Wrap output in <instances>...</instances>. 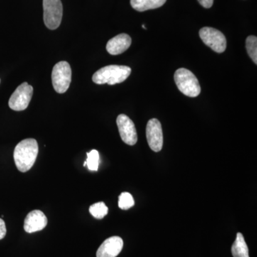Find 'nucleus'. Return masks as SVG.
Here are the masks:
<instances>
[{"mask_svg": "<svg viewBox=\"0 0 257 257\" xmlns=\"http://www.w3.org/2000/svg\"><path fill=\"white\" fill-rule=\"evenodd\" d=\"M39 147L35 139H26L18 143L14 151L17 168L21 172H28L37 160Z\"/></svg>", "mask_w": 257, "mask_h": 257, "instance_id": "nucleus-1", "label": "nucleus"}, {"mask_svg": "<svg viewBox=\"0 0 257 257\" xmlns=\"http://www.w3.org/2000/svg\"><path fill=\"white\" fill-rule=\"evenodd\" d=\"M131 72V68L127 66H106L93 74L92 81L97 84L114 85L124 82L130 77Z\"/></svg>", "mask_w": 257, "mask_h": 257, "instance_id": "nucleus-2", "label": "nucleus"}, {"mask_svg": "<svg viewBox=\"0 0 257 257\" xmlns=\"http://www.w3.org/2000/svg\"><path fill=\"white\" fill-rule=\"evenodd\" d=\"M179 90L184 95L196 97L201 93V87L196 76L189 69L179 68L174 76Z\"/></svg>", "mask_w": 257, "mask_h": 257, "instance_id": "nucleus-3", "label": "nucleus"}, {"mask_svg": "<svg viewBox=\"0 0 257 257\" xmlns=\"http://www.w3.org/2000/svg\"><path fill=\"white\" fill-rule=\"evenodd\" d=\"M52 81L54 89L59 94L67 92L72 81V69L68 62H58L53 67Z\"/></svg>", "mask_w": 257, "mask_h": 257, "instance_id": "nucleus-4", "label": "nucleus"}, {"mask_svg": "<svg viewBox=\"0 0 257 257\" xmlns=\"http://www.w3.org/2000/svg\"><path fill=\"white\" fill-rule=\"evenodd\" d=\"M44 22L50 30L60 27L63 15V7L61 0H43Z\"/></svg>", "mask_w": 257, "mask_h": 257, "instance_id": "nucleus-5", "label": "nucleus"}, {"mask_svg": "<svg viewBox=\"0 0 257 257\" xmlns=\"http://www.w3.org/2000/svg\"><path fill=\"white\" fill-rule=\"evenodd\" d=\"M202 42L217 53H222L226 48V40L224 34L212 28H203L199 31Z\"/></svg>", "mask_w": 257, "mask_h": 257, "instance_id": "nucleus-6", "label": "nucleus"}, {"mask_svg": "<svg viewBox=\"0 0 257 257\" xmlns=\"http://www.w3.org/2000/svg\"><path fill=\"white\" fill-rule=\"evenodd\" d=\"M33 87L27 82L20 84L9 100V106L13 110L23 111L26 109L32 99Z\"/></svg>", "mask_w": 257, "mask_h": 257, "instance_id": "nucleus-7", "label": "nucleus"}, {"mask_svg": "<svg viewBox=\"0 0 257 257\" xmlns=\"http://www.w3.org/2000/svg\"><path fill=\"white\" fill-rule=\"evenodd\" d=\"M116 124L121 140L126 145L133 146L138 143V133L135 125L128 116L119 114L116 119Z\"/></svg>", "mask_w": 257, "mask_h": 257, "instance_id": "nucleus-8", "label": "nucleus"}, {"mask_svg": "<svg viewBox=\"0 0 257 257\" xmlns=\"http://www.w3.org/2000/svg\"><path fill=\"white\" fill-rule=\"evenodd\" d=\"M147 140L152 151L160 152L163 147V133L160 121L152 119L148 121L146 128Z\"/></svg>", "mask_w": 257, "mask_h": 257, "instance_id": "nucleus-9", "label": "nucleus"}, {"mask_svg": "<svg viewBox=\"0 0 257 257\" xmlns=\"http://www.w3.org/2000/svg\"><path fill=\"white\" fill-rule=\"evenodd\" d=\"M123 240L119 236H111L104 241L96 251V257H116L122 250Z\"/></svg>", "mask_w": 257, "mask_h": 257, "instance_id": "nucleus-10", "label": "nucleus"}, {"mask_svg": "<svg viewBox=\"0 0 257 257\" xmlns=\"http://www.w3.org/2000/svg\"><path fill=\"white\" fill-rule=\"evenodd\" d=\"M47 216L42 211L34 210L29 213L24 223V229L28 233H34L45 229L47 225Z\"/></svg>", "mask_w": 257, "mask_h": 257, "instance_id": "nucleus-11", "label": "nucleus"}, {"mask_svg": "<svg viewBox=\"0 0 257 257\" xmlns=\"http://www.w3.org/2000/svg\"><path fill=\"white\" fill-rule=\"evenodd\" d=\"M132 44V39L126 34H120L113 37L106 44V50L111 55H118L127 50Z\"/></svg>", "mask_w": 257, "mask_h": 257, "instance_id": "nucleus-12", "label": "nucleus"}, {"mask_svg": "<svg viewBox=\"0 0 257 257\" xmlns=\"http://www.w3.org/2000/svg\"><path fill=\"white\" fill-rule=\"evenodd\" d=\"M167 0H130L132 7L138 12L157 9L165 4Z\"/></svg>", "mask_w": 257, "mask_h": 257, "instance_id": "nucleus-13", "label": "nucleus"}, {"mask_svg": "<svg viewBox=\"0 0 257 257\" xmlns=\"http://www.w3.org/2000/svg\"><path fill=\"white\" fill-rule=\"evenodd\" d=\"M231 253L234 257H249L247 245L241 233L236 234V240L231 247Z\"/></svg>", "mask_w": 257, "mask_h": 257, "instance_id": "nucleus-14", "label": "nucleus"}, {"mask_svg": "<svg viewBox=\"0 0 257 257\" xmlns=\"http://www.w3.org/2000/svg\"><path fill=\"white\" fill-rule=\"evenodd\" d=\"M89 213L96 219H101L108 214V208L104 202L96 203L89 207Z\"/></svg>", "mask_w": 257, "mask_h": 257, "instance_id": "nucleus-15", "label": "nucleus"}, {"mask_svg": "<svg viewBox=\"0 0 257 257\" xmlns=\"http://www.w3.org/2000/svg\"><path fill=\"white\" fill-rule=\"evenodd\" d=\"M246 47L248 55L255 64H257V37L252 35L248 37L246 40Z\"/></svg>", "mask_w": 257, "mask_h": 257, "instance_id": "nucleus-16", "label": "nucleus"}, {"mask_svg": "<svg viewBox=\"0 0 257 257\" xmlns=\"http://www.w3.org/2000/svg\"><path fill=\"white\" fill-rule=\"evenodd\" d=\"M87 159L85 161L88 169L91 171H97L99 165V154L98 151L93 150L87 154Z\"/></svg>", "mask_w": 257, "mask_h": 257, "instance_id": "nucleus-17", "label": "nucleus"}, {"mask_svg": "<svg viewBox=\"0 0 257 257\" xmlns=\"http://www.w3.org/2000/svg\"><path fill=\"white\" fill-rule=\"evenodd\" d=\"M119 207L123 210H127L135 205V200L131 194L128 192H123L119 197Z\"/></svg>", "mask_w": 257, "mask_h": 257, "instance_id": "nucleus-18", "label": "nucleus"}, {"mask_svg": "<svg viewBox=\"0 0 257 257\" xmlns=\"http://www.w3.org/2000/svg\"><path fill=\"white\" fill-rule=\"evenodd\" d=\"M7 229L5 221L0 218V239H3L5 237Z\"/></svg>", "mask_w": 257, "mask_h": 257, "instance_id": "nucleus-19", "label": "nucleus"}, {"mask_svg": "<svg viewBox=\"0 0 257 257\" xmlns=\"http://www.w3.org/2000/svg\"><path fill=\"white\" fill-rule=\"evenodd\" d=\"M198 2L202 7H204V8H207V9L211 8L213 3H214V0H198Z\"/></svg>", "mask_w": 257, "mask_h": 257, "instance_id": "nucleus-20", "label": "nucleus"}]
</instances>
